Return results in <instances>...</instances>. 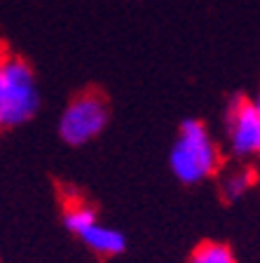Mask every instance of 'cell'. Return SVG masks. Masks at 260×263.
<instances>
[{
  "label": "cell",
  "mask_w": 260,
  "mask_h": 263,
  "mask_svg": "<svg viewBox=\"0 0 260 263\" xmlns=\"http://www.w3.org/2000/svg\"><path fill=\"white\" fill-rule=\"evenodd\" d=\"M110 120L108 99L98 89H85L66 106L59 120V137L64 143L80 148L101 137Z\"/></svg>",
  "instance_id": "cell-3"
},
{
  "label": "cell",
  "mask_w": 260,
  "mask_h": 263,
  "mask_svg": "<svg viewBox=\"0 0 260 263\" xmlns=\"http://www.w3.org/2000/svg\"><path fill=\"white\" fill-rule=\"evenodd\" d=\"M225 148L232 162L253 164L260 153V104L258 99L237 94L225 110Z\"/></svg>",
  "instance_id": "cell-4"
},
{
  "label": "cell",
  "mask_w": 260,
  "mask_h": 263,
  "mask_svg": "<svg viewBox=\"0 0 260 263\" xmlns=\"http://www.w3.org/2000/svg\"><path fill=\"white\" fill-rule=\"evenodd\" d=\"M40 108V94L31 64L19 54H7L5 87L0 99V125L12 129L28 122Z\"/></svg>",
  "instance_id": "cell-2"
},
{
  "label": "cell",
  "mask_w": 260,
  "mask_h": 263,
  "mask_svg": "<svg viewBox=\"0 0 260 263\" xmlns=\"http://www.w3.org/2000/svg\"><path fill=\"white\" fill-rule=\"evenodd\" d=\"M80 240L89 252H94L96 256H103V258L117 256V254H122L127 249L125 233L103 223H94L92 228H87L80 235Z\"/></svg>",
  "instance_id": "cell-7"
},
{
  "label": "cell",
  "mask_w": 260,
  "mask_h": 263,
  "mask_svg": "<svg viewBox=\"0 0 260 263\" xmlns=\"http://www.w3.org/2000/svg\"><path fill=\"white\" fill-rule=\"evenodd\" d=\"M61 221H64L68 233L80 237L87 228L98 223V212L77 191H66L64 200H61Z\"/></svg>",
  "instance_id": "cell-6"
},
{
  "label": "cell",
  "mask_w": 260,
  "mask_h": 263,
  "mask_svg": "<svg viewBox=\"0 0 260 263\" xmlns=\"http://www.w3.org/2000/svg\"><path fill=\"white\" fill-rule=\"evenodd\" d=\"M5 61H7V52L0 49V99H3V87H5Z\"/></svg>",
  "instance_id": "cell-9"
},
{
  "label": "cell",
  "mask_w": 260,
  "mask_h": 263,
  "mask_svg": "<svg viewBox=\"0 0 260 263\" xmlns=\"http://www.w3.org/2000/svg\"><path fill=\"white\" fill-rule=\"evenodd\" d=\"M188 263H237L232 247L218 240H204L192 249Z\"/></svg>",
  "instance_id": "cell-8"
},
{
  "label": "cell",
  "mask_w": 260,
  "mask_h": 263,
  "mask_svg": "<svg viewBox=\"0 0 260 263\" xmlns=\"http://www.w3.org/2000/svg\"><path fill=\"white\" fill-rule=\"evenodd\" d=\"M0 132H3V125H0Z\"/></svg>",
  "instance_id": "cell-10"
},
{
  "label": "cell",
  "mask_w": 260,
  "mask_h": 263,
  "mask_svg": "<svg viewBox=\"0 0 260 263\" xmlns=\"http://www.w3.org/2000/svg\"><path fill=\"white\" fill-rule=\"evenodd\" d=\"M213 179H218V193H221V197L225 202L232 204V202L244 200L255 188V183H258V172H255L253 164L230 162V164H223Z\"/></svg>",
  "instance_id": "cell-5"
},
{
  "label": "cell",
  "mask_w": 260,
  "mask_h": 263,
  "mask_svg": "<svg viewBox=\"0 0 260 263\" xmlns=\"http://www.w3.org/2000/svg\"><path fill=\"white\" fill-rule=\"evenodd\" d=\"M169 164L181 183L197 186L218 174V170L225 164V155L211 129L202 120L188 118L178 127V137L169 153Z\"/></svg>",
  "instance_id": "cell-1"
}]
</instances>
